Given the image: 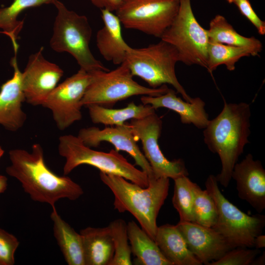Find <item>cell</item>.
<instances>
[{"mask_svg":"<svg viewBox=\"0 0 265 265\" xmlns=\"http://www.w3.org/2000/svg\"><path fill=\"white\" fill-rule=\"evenodd\" d=\"M179 7V0H125L115 12L126 28L160 38Z\"/></svg>","mask_w":265,"mask_h":265,"instance_id":"10","label":"cell"},{"mask_svg":"<svg viewBox=\"0 0 265 265\" xmlns=\"http://www.w3.org/2000/svg\"><path fill=\"white\" fill-rule=\"evenodd\" d=\"M259 249L237 247L228 251L219 259L210 263L209 265H249L260 253Z\"/></svg>","mask_w":265,"mask_h":265,"instance_id":"31","label":"cell"},{"mask_svg":"<svg viewBox=\"0 0 265 265\" xmlns=\"http://www.w3.org/2000/svg\"><path fill=\"white\" fill-rule=\"evenodd\" d=\"M179 61L175 48L162 40L144 48L130 47L125 60L133 76L140 78L152 88L170 84L185 101L191 102L193 98L187 94L176 75L175 65Z\"/></svg>","mask_w":265,"mask_h":265,"instance_id":"6","label":"cell"},{"mask_svg":"<svg viewBox=\"0 0 265 265\" xmlns=\"http://www.w3.org/2000/svg\"><path fill=\"white\" fill-rule=\"evenodd\" d=\"M18 49L13 48L14 55L10 60L13 76L0 89V125L12 132L21 128L26 120V113L22 107L25 99L22 86V72L17 59Z\"/></svg>","mask_w":265,"mask_h":265,"instance_id":"17","label":"cell"},{"mask_svg":"<svg viewBox=\"0 0 265 265\" xmlns=\"http://www.w3.org/2000/svg\"><path fill=\"white\" fill-rule=\"evenodd\" d=\"M125 0H90L96 7L106 9L110 11H115Z\"/></svg>","mask_w":265,"mask_h":265,"instance_id":"34","label":"cell"},{"mask_svg":"<svg viewBox=\"0 0 265 265\" xmlns=\"http://www.w3.org/2000/svg\"><path fill=\"white\" fill-rule=\"evenodd\" d=\"M155 241L172 265H202L189 250L176 225L166 224L158 227Z\"/></svg>","mask_w":265,"mask_h":265,"instance_id":"20","label":"cell"},{"mask_svg":"<svg viewBox=\"0 0 265 265\" xmlns=\"http://www.w3.org/2000/svg\"><path fill=\"white\" fill-rule=\"evenodd\" d=\"M55 0H13L7 7L0 8V29L11 39L12 44L17 43L18 35L24 22L18 20L20 14L28 8L53 4Z\"/></svg>","mask_w":265,"mask_h":265,"instance_id":"27","label":"cell"},{"mask_svg":"<svg viewBox=\"0 0 265 265\" xmlns=\"http://www.w3.org/2000/svg\"><path fill=\"white\" fill-rule=\"evenodd\" d=\"M100 178L114 195V209L119 212H130L155 240L157 219L168 194L169 178L151 176L148 186L143 187L114 174L100 172Z\"/></svg>","mask_w":265,"mask_h":265,"instance_id":"3","label":"cell"},{"mask_svg":"<svg viewBox=\"0 0 265 265\" xmlns=\"http://www.w3.org/2000/svg\"><path fill=\"white\" fill-rule=\"evenodd\" d=\"M129 125L136 140L141 142L143 153L155 178L166 177L174 180L188 175L183 159L170 160L161 152L158 140L161 132L162 122L156 112L143 118L132 119Z\"/></svg>","mask_w":265,"mask_h":265,"instance_id":"11","label":"cell"},{"mask_svg":"<svg viewBox=\"0 0 265 265\" xmlns=\"http://www.w3.org/2000/svg\"><path fill=\"white\" fill-rule=\"evenodd\" d=\"M91 79L89 72L80 69L58 84L42 105L51 111L59 130H64L81 119V101Z\"/></svg>","mask_w":265,"mask_h":265,"instance_id":"12","label":"cell"},{"mask_svg":"<svg viewBox=\"0 0 265 265\" xmlns=\"http://www.w3.org/2000/svg\"><path fill=\"white\" fill-rule=\"evenodd\" d=\"M174 181V193L172 202L179 213L180 221L194 222V187L196 183L192 182L188 176L179 177Z\"/></svg>","mask_w":265,"mask_h":265,"instance_id":"28","label":"cell"},{"mask_svg":"<svg viewBox=\"0 0 265 265\" xmlns=\"http://www.w3.org/2000/svg\"><path fill=\"white\" fill-rule=\"evenodd\" d=\"M251 114L249 104L224 101L221 112L209 121L203 131L205 143L220 158L221 170L215 178L225 187L229 186L233 168L249 142Z\"/></svg>","mask_w":265,"mask_h":265,"instance_id":"2","label":"cell"},{"mask_svg":"<svg viewBox=\"0 0 265 265\" xmlns=\"http://www.w3.org/2000/svg\"><path fill=\"white\" fill-rule=\"evenodd\" d=\"M256 249H260V248L265 247V235L260 234L256 236L254 239V245Z\"/></svg>","mask_w":265,"mask_h":265,"instance_id":"35","label":"cell"},{"mask_svg":"<svg viewBox=\"0 0 265 265\" xmlns=\"http://www.w3.org/2000/svg\"><path fill=\"white\" fill-rule=\"evenodd\" d=\"M89 73L91 81L81 100L82 106L97 105L110 108L118 102L133 96H159L169 89L166 84L149 88L139 84L133 79L125 61L112 71Z\"/></svg>","mask_w":265,"mask_h":265,"instance_id":"7","label":"cell"},{"mask_svg":"<svg viewBox=\"0 0 265 265\" xmlns=\"http://www.w3.org/2000/svg\"><path fill=\"white\" fill-rule=\"evenodd\" d=\"M82 240L85 265H110L114 254L108 226L88 227L80 232Z\"/></svg>","mask_w":265,"mask_h":265,"instance_id":"21","label":"cell"},{"mask_svg":"<svg viewBox=\"0 0 265 265\" xmlns=\"http://www.w3.org/2000/svg\"><path fill=\"white\" fill-rule=\"evenodd\" d=\"M240 12L256 28L261 35L265 34V22L260 19L253 9L248 0H237L235 3Z\"/></svg>","mask_w":265,"mask_h":265,"instance_id":"33","label":"cell"},{"mask_svg":"<svg viewBox=\"0 0 265 265\" xmlns=\"http://www.w3.org/2000/svg\"><path fill=\"white\" fill-rule=\"evenodd\" d=\"M160 39L175 48L179 61L207 68L209 43L207 29L195 18L190 0H179L177 14Z\"/></svg>","mask_w":265,"mask_h":265,"instance_id":"9","label":"cell"},{"mask_svg":"<svg viewBox=\"0 0 265 265\" xmlns=\"http://www.w3.org/2000/svg\"><path fill=\"white\" fill-rule=\"evenodd\" d=\"M43 47L31 54L22 72V86L28 104L42 106L58 85L64 74L57 64L47 60L43 54Z\"/></svg>","mask_w":265,"mask_h":265,"instance_id":"13","label":"cell"},{"mask_svg":"<svg viewBox=\"0 0 265 265\" xmlns=\"http://www.w3.org/2000/svg\"><path fill=\"white\" fill-rule=\"evenodd\" d=\"M58 153L66 159L63 167L64 175L69 174L79 165L87 164L100 172L118 175L143 187L149 185L148 176L129 162L116 150L106 153L91 149L78 138L71 134L59 138Z\"/></svg>","mask_w":265,"mask_h":265,"instance_id":"5","label":"cell"},{"mask_svg":"<svg viewBox=\"0 0 265 265\" xmlns=\"http://www.w3.org/2000/svg\"><path fill=\"white\" fill-rule=\"evenodd\" d=\"M213 175L205 182L206 189L213 199L217 209L216 223L212 228L219 233L233 249L252 247L254 239L262 233L265 216L259 213L248 215L240 210L223 195Z\"/></svg>","mask_w":265,"mask_h":265,"instance_id":"8","label":"cell"},{"mask_svg":"<svg viewBox=\"0 0 265 265\" xmlns=\"http://www.w3.org/2000/svg\"><path fill=\"white\" fill-rule=\"evenodd\" d=\"M3 153H4V151L0 146V158L3 155Z\"/></svg>","mask_w":265,"mask_h":265,"instance_id":"38","label":"cell"},{"mask_svg":"<svg viewBox=\"0 0 265 265\" xmlns=\"http://www.w3.org/2000/svg\"><path fill=\"white\" fill-rule=\"evenodd\" d=\"M57 10L50 41L51 48L57 53L66 52L76 59L80 69L87 72L109 71L92 54L90 42L92 30L87 18L68 9L59 0L53 3Z\"/></svg>","mask_w":265,"mask_h":265,"instance_id":"4","label":"cell"},{"mask_svg":"<svg viewBox=\"0 0 265 265\" xmlns=\"http://www.w3.org/2000/svg\"><path fill=\"white\" fill-rule=\"evenodd\" d=\"M230 3H234L237 0H226Z\"/></svg>","mask_w":265,"mask_h":265,"instance_id":"39","label":"cell"},{"mask_svg":"<svg viewBox=\"0 0 265 265\" xmlns=\"http://www.w3.org/2000/svg\"><path fill=\"white\" fill-rule=\"evenodd\" d=\"M193 216L194 222L212 227L217 217L215 202L206 189L203 190L197 184L194 187Z\"/></svg>","mask_w":265,"mask_h":265,"instance_id":"30","label":"cell"},{"mask_svg":"<svg viewBox=\"0 0 265 265\" xmlns=\"http://www.w3.org/2000/svg\"><path fill=\"white\" fill-rule=\"evenodd\" d=\"M20 242L16 237L0 228V265H13Z\"/></svg>","mask_w":265,"mask_h":265,"instance_id":"32","label":"cell"},{"mask_svg":"<svg viewBox=\"0 0 265 265\" xmlns=\"http://www.w3.org/2000/svg\"><path fill=\"white\" fill-rule=\"evenodd\" d=\"M82 143L89 147H97L101 142H108L117 151H123L134 159L135 164L146 173L148 177L154 176L151 167L137 145L129 124L106 127L100 129L96 127L81 129L77 136Z\"/></svg>","mask_w":265,"mask_h":265,"instance_id":"14","label":"cell"},{"mask_svg":"<svg viewBox=\"0 0 265 265\" xmlns=\"http://www.w3.org/2000/svg\"><path fill=\"white\" fill-rule=\"evenodd\" d=\"M232 178L236 182L238 196L258 213L265 209V170L259 160L248 154L233 170Z\"/></svg>","mask_w":265,"mask_h":265,"instance_id":"16","label":"cell"},{"mask_svg":"<svg viewBox=\"0 0 265 265\" xmlns=\"http://www.w3.org/2000/svg\"><path fill=\"white\" fill-rule=\"evenodd\" d=\"M52 209L53 235L66 262L69 265H85L80 233L61 218L55 208Z\"/></svg>","mask_w":265,"mask_h":265,"instance_id":"22","label":"cell"},{"mask_svg":"<svg viewBox=\"0 0 265 265\" xmlns=\"http://www.w3.org/2000/svg\"><path fill=\"white\" fill-rule=\"evenodd\" d=\"M108 227L114 249V256L110 265H132V252L126 221L122 219H116L110 222Z\"/></svg>","mask_w":265,"mask_h":265,"instance_id":"29","label":"cell"},{"mask_svg":"<svg viewBox=\"0 0 265 265\" xmlns=\"http://www.w3.org/2000/svg\"><path fill=\"white\" fill-rule=\"evenodd\" d=\"M207 32L209 40L212 42L262 50L263 45L259 40L254 37H246L240 35L221 15H216L211 21Z\"/></svg>","mask_w":265,"mask_h":265,"instance_id":"26","label":"cell"},{"mask_svg":"<svg viewBox=\"0 0 265 265\" xmlns=\"http://www.w3.org/2000/svg\"><path fill=\"white\" fill-rule=\"evenodd\" d=\"M140 101L142 104L150 105L155 109L164 107L173 110L179 115L183 124H193L199 129H204L210 121L205 103L201 98H194L191 102L184 101L172 89L159 96H143Z\"/></svg>","mask_w":265,"mask_h":265,"instance_id":"18","label":"cell"},{"mask_svg":"<svg viewBox=\"0 0 265 265\" xmlns=\"http://www.w3.org/2000/svg\"><path fill=\"white\" fill-rule=\"evenodd\" d=\"M265 252H264V253L262 255H261L257 258H256V257L251 265H265Z\"/></svg>","mask_w":265,"mask_h":265,"instance_id":"37","label":"cell"},{"mask_svg":"<svg viewBox=\"0 0 265 265\" xmlns=\"http://www.w3.org/2000/svg\"><path fill=\"white\" fill-rule=\"evenodd\" d=\"M11 165L6 173L18 180L25 191L35 201L50 204L62 198L76 200L83 194L81 187L70 178L59 176L47 166L41 145H32L31 152L15 149L9 152Z\"/></svg>","mask_w":265,"mask_h":265,"instance_id":"1","label":"cell"},{"mask_svg":"<svg viewBox=\"0 0 265 265\" xmlns=\"http://www.w3.org/2000/svg\"><path fill=\"white\" fill-rule=\"evenodd\" d=\"M101 12L104 26L97 33V47L105 59L120 65L125 61L131 47L123 38L121 23L116 15L106 9Z\"/></svg>","mask_w":265,"mask_h":265,"instance_id":"19","label":"cell"},{"mask_svg":"<svg viewBox=\"0 0 265 265\" xmlns=\"http://www.w3.org/2000/svg\"><path fill=\"white\" fill-rule=\"evenodd\" d=\"M127 232L132 253L139 264L172 265L163 255L155 240L134 221L127 223Z\"/></svg>","mask_w":265,"mask_h":265,"instance_id":"23","label":"cell"},{"mask_svg":"<svg viewBox=\"0 0 265 265\" xmlns=\"http://www.w3.org/2000/svg\"><path fill=\"white\" fill-rule=\"evenodd\" d=\"M261 51L253 47L230 46L209 40L206 69L211 73L218 66L224 64L228 70L232 71L236 68V63L241 58L256 56Z\"/></svg>","mask_w":265,"mask_h":265,"instance_id":"25","label":"cell"},{"mask_svg":"<svg viewBox=\"0 0 265 265\" xmlns=\"http://www.w3.org/2000/svg\"><path fill=\"white\" fill-rule=\"evenodd\" d=\"M176 225L189 250L202 265H209L232 249L225 238L212 227L190 221H179Z\"/></svg>","mask_w":265,"mask_h":265,"instance_id":"15","label":"cell"},{"mask_svg":"<svg viewBox=\"0 0 265 265\" xmlns=\"http://www.w3.org/2000/svg\"><path fill=\"white\" fill-rule=\"evenodd\" d=\"M86 107L93 123L115 126L123 125L128 120L143 118L155 112V109L150 105H137L134 102L118 109L97 105H89Z\"/></svg>","mask_w":265,"mask_h":265,"instance_id":"24","label":"cell"},{"mask_svg":"<svg viewBox=\"0 0 265 265\" xmlns=\"http://www.w3.org/2000/svg\"><path fill=\"white\" fill-rule=\"evenodd\" d=\"M7 178L3 175H0V193H3L7 188Z\"/></svg>","mask_w":265,"mask_h":265,"instance_id":"36","label":"cell"}]
</instances>
